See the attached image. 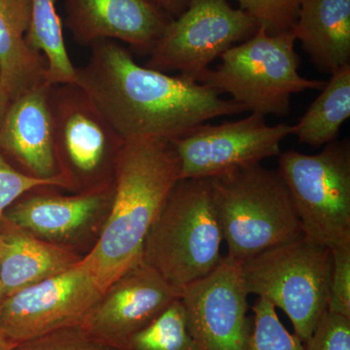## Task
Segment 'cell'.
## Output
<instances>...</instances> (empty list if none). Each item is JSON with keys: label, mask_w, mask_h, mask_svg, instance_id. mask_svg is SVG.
<instances>
[{"label": "cell", "mask_w": 350, "mask_h": 350, "mask_svg": "<svg viewBox=\"0 0 350 350\" xmlns=\"http://www.w3.org/2000/svg\"><path fill=\"white\" fill-rule=\"evenodd\" d=\"M77 69V84L91 96L124 140L172 142L209 120L244 112L213 88L139 66L114 40L92 44Z\"/></svg>", "instance_id": "cell-1"}, {"label": "cell", "mask_w": 350, "mask_h": 350, "mask_svg": "<svg viewBox=\"0 0 350 350\" xmlns=\"http://www.w3.org/2000/svg\"><path fill=\"white\" fill-rule=\"evenodd\" d=\"M180 163L172 144L126 140L115 165L114 195L100 238L83 257L103 289L142 260V248L172 189Z\"/></svg>", "instance_id": "cell-2"}, {"label": "cell", "mask_w": 350, "mask_h": 350, "mask_svg": "<svg viewBox=\"0 0 350 350\" xmlns=\"http://www.w3.org/2000/svg\"><path fill=\"white\" fill-rule=\"evenodd\" d=\"M223 241L211 179H180L147 234L142 261L182 292L217 268Z\"/></svg>", "instance_id": "cell-3"}, {"label": "cell", "mask_w": 350, "mask_h": 350, "mask_svg": "<svg viewBox=\"0 0 350 350\" xmlns=\"http://www.w3.org/2000/svg\"><path fill=\"white\" fill-rule=\"evenodd\" d=\"M211 179L227 256L234 261L243 262L304 236L278 170L258 163Z\"/></svg>", "instance_id": "cell-4"}, {"label": "cell", "mask_w": 350, "mask_h": 350, "mask_svg": "<svg viewBox=\"0 0 350 350\" xmlns=\"http://www.w3.org/2000/svg\"><path fill=\"white\" fill-rule=\"evenodd\" d=\"M292 31L269 34L264 27L220 57L215 69H207L198 83L228 94L245 111L262 116H287L292 94L322 90L326 82L299 73L300 57Z\"/></svg>", "instance_id": "cell-5"}, {"label": "cell", "mask_w": 350, "mask_h": 350, "mask_svg": "<svg viewBox=\"0 0 350 350\" xmlns=\"http://www.w3.org/2000/svg\"><path fill=\"white\" fill-rule=\"evenodd\" d=\"M331 269V250L305 236L241 262L248 295H258L286 313L303 342L328 310Z\"/></svg>", "instance_id": "cell-6"}, {"label": "cell", "mask_w": 350, "mask_h": 350, "mask_svg": "<svg viewBox=\"0 0 350 350\" xmlns=\"http://www.w3.org/2000/svg\"><path fill=\"white\" fill-rule=\"evenodd\" d=\"M50 105L57 170L70 190L112 185L125 140L91 96L77 83L55 85Z\"/></svg>", "instance_id": "cell-7"}, {"label": "cell", "mask_w": 350, "mask_h": 350, "mask_svg": "<svg viewBox=\"0 0 350 350\" xmlns=\"http://www.w3.org/2000/svg\"><path fill=\"white\" fill-rule=\"evenodd\" d=\"M278 157L304 236L330 250L350 243L349 140H335L314 155L289 150Z\"/></svg>", "instance_id": "cell-8"}, {"label": "cell", "mask_w": 350, "mask_h": 350, "mask_svg": "<svg viewBox=\"0 0 350 350\" xmlns=\"http://www.w3.org/2000/svg\"><path fill=\"white\" fill-rule=\"evenodd\" d=\"M259 27L228 0H193L170 20L145 66L162 72L178 71L182 77L198 82L217 57L250 38Z\"/></svg>", "instance_id": "cell-9"}, {"label": "cell", "mask_w": 350, "mask_h": 350, "mask_svg": "<svg viewBox=\"0 0 350 350\" xmlns=\"http://www.w3.org/2000/svg\"><path fill=\"white\" fill-rule=\"evenodd\" d=\"M105 290L84 259L72 268L6 297L0 333L15 344L78 326Z\"/></svg>", "instance_id": "cell-10"}, {"label": "cell", "mask_w": 350, "mask_h": 350, "mask_svg": "<svg viewBox=\"0 0 350 350\" xmlns=\"http://www.w3.org/2000/svg\"><path fill=\"white\" fill-rule=\"evenodd\" d=\"M290 135L294 126H269L265 116L251 113L220 125L202 124L172 145L180 163V179L211 178L280 156V144Z\"/></svg>", "instance_id": "cell-11"}, {"label": "cell", "mask_w": 350, "mask_h": 350, "mask_svg": "<svg viewBox=\"0 0 350 350\" xmlns=\"http://www.w3.org/2000/svg\"><path fill=\"white\" fill-rule=\"evenodd\" d=\"M241 262L228 256L213 273L184 288L180 301L197 350H247L253 321Z\"/></svg>", "instance_id": "cell-12"}, {"label": "cell", "mask_w": 350, "mask_h": 350, "mask_svg": "<svg viewBox=\"0 0 350 350\" xmlns=\"http://www.w3.org/2000/svg\"><path fill=\"white\" fill-rule=\"evenodd\" d=\"M180 296V291L142 260L105 290L80 326L101 344L126 350L135 334Z\"/></svg>", "instance_id": "cell-13"}, {"label": "cell", "mask_w": 350, "mask_h": 350, "mask_svg": "<svg viewBox=\"0 0 350 350\" xmlns=\"http://www.w3.org/2000/svg\"><path fill=\"white\" fill-rule=\"evenodd\" d=\"M66 25L82 45L121 41L150 53L170 19L150 0H66Z\"/></svg>", "instance_id": "cell-14"}, {"label": "cell", "mask_w": 350, "mask_h": 350, "mask_svg": "<svg viewBox=\"0 0 350 350\" xmlns=\"http://www.w3.org/2000/svg\"><path fill=\"white\" fill-rule=\"evenodd\" d=\"M38 188L16 200L4 219L36 238L61 245L107 217L114 195V183L75 196L38 192Z\"/></svg>", "instance_id": "cell-15"}, {"label": "cell", "mask_w": 350, "mask_h": 350, "mask_svg": "<svg viewBox=\"0 0 350 350\" xmlns=\"http://www.w3.org/2000/svg\"><path fill=\"white\" fill-rule=\"evenodd\" d=\"M47 82L10 101L0 126V153L23 174L39 179L59 176L54 144Z\"/></svg>", "instance_id": "cell-16"}, {"label": "cell", "mask_w": 350, "mask_h": 350, "mask_svg": "<svg viewBox=\"0 0 350 350\" xmlns=\"http://www.w3.org/2000/svg\"><path fill=\"white\" fill-rule=\"evenodd\" d=\"M82 258L61 244L32 236L4 219L0 260L6 297L72 268Z\"/></svg>", "instance_id": "cell-17"}, {"label": "cell", "mask_w": 350, "mask_h": 350, "mask_svg": "<svg viewBox=\"0 0 350 350\" xmlns=\"http://www.w3.org/2000/svg\"><path fill=\"white\" fill-rule=\"evenodd\" d=\"M295 39L321 72L350 64V0H301Z\"/></svg>", "instance_id": "cell-18"}, {"label": "cell", "mask_w": 350, "mask_h": 350, "mask_svg": "<svg viewBox=\"0 0 350 350\" xmlns=\"http://www.w3.org/2000/svg\"><path fill=\"white\" fill-rule=\"evenodd\" d=\"M31 16L29 0H0V75L9 101L46 82L45 57L25 39Z\"/></svg>", "instance_id": "cell-19"}, {"label": "cell", "mask_w": 350, "mask_h": 350, "mask_svg": "<svg viewBox=\"0 0 350 350\" xmlns=\"http://www.w3.org/2000/svg\"><path fill=\"white\" fill-rule=\"evenodd\" d=\"M350 117V64L331 75L321 94L294 126L300 144L320 147L338 140Z\"/></svg>", "instance_id": "cell-20"}, {"label": "cell", "mask_w": 350, "mask_h": 350, "mask_svg": "<svg viewBox=\"0 0 350 350\" xmlns=\"http://www.w3.org/2000/svg\"><path fill=\"white\" fill-rule=\"evenodd\" d=\"M31 16L27 42L45 57L46 82L55 85L77 82V69L68 56L64 43L63 25L55 0H29Z\"/></svg>", "instance_id": "cell-21"}, {"label": "cell", "mask_w": 350, "mask_h": 350, "mask_svg": "<svg viewBox=\"0 0 350 350\" xmlns=\"http://www.w3.org/2000/svg\"><path fill=\"white\" fill-rule=\"evenodd\" d=\"M126 350H197L180 299L135 334Z\"/></svg>", "instance_id": "cell-22"}, {"label": "cell", "mask_w": 350, "mask_h": 350, "mask_svg": "<svg viewBox=\"0 0 350 350\" xmlns=\"http://www.w3.org/2000/svg\"><path fill=\"white\" fill-rule=\"evenodd\" d=\"M252 310L254 319L247 350H305L300 338L282 325L273 304L258 298Z\"/></svg>", "instance_id": "cell-23"}, {"label": "cell", "mask_w": 350, "mask_h": 350, "mask_svg": "<svg viewBox=\"0 0 350 350\" xmlns=\"http://www.w3.org/2000/svg\"><path fill=\"white\" fill-rule=\"evenodd\" d=\"M241 10L251 16L269 34L292 31L301 0H237Z\"/></svg>", "instance_id": "cell-24"}, {"label": "cell", "mask_w": 350, "mask_h": 350, "mask_svg": "<svg viewBox=\"0 0 350 350\" xmlns=\"http://www.w3.org/2000/svg\"><path fill=\"white\" fill-rule=\"evenodd\" d=\"M38 187H61L70 190V184L63 174L56 178L39 179L23 174L0 153V224L7 209L16 200Z\"/></svg>", "instance_id": "cell-25"}, {"label": "cell", "mask_w": 350, "mask_h": 350, "mask_svg": "<svg viewBox=\"0 0 350 350\" xmlns=\"http://www.w3.org/2000/svg\"><path fill=\"white\" fill-rule=\"evenodd\" d=\"M13 350H118L88 336L81 326L68 327L16 345Z\"/></svg>", "instance_id": "cell-26"}, {"label": "cell", "mask_w": 350, "mask_h": 350, "mask_svg": "<svg viewBox=\"0 0 350 350\" xmlns=\"http://www.w3.org/2000/svg\"><path fill=\"white\" fill-rule=\"evenodd\" d=\"M332 269L328 312L350 319V243L331 250Z\"/></svg>", "instance_id": "cell-27"}, {"label": "cell", "mask_w": 350, "mask_h": 350, "mask_svg": "<svg viewBox=\"0 0 350 350\" xmlns=\"http://www.w3.org/2000/svg\"><path fill=\"white\" fill-rule=\"evenodd\" d=\"M304 347L305 350H350L349 317L327 310Z\"/></svg>", "instance_id": "cell-28"}, {"label": "cell", "mask_w": 350, "mask_h": 350, "mask_svg": "<svg viewBox=\"0 0 350 350\" xmlns=\"http://www.w3.org/2000/svg\"><path fill=\"white\" fill-rule=\"evenodd\" d=\"M150 1L167 16H174L176 18L190 5L193 0H150Z\"/></svg>", "instance_id": "cell-29"}, {"label": "cell", "mask_w": 350, "mask_h": 350, "mask_svg": "<svg viewBox=\"0 0 350 350\" xmlns=\"http://www.w3.org/2000/svg\"><path fill=\"white\" fill-rule=\"evenodd\" d=\"M9 103H10V101H9L5 91H4L3 85H2L1 81V75H0V126H1L2 120L4 118V115H5Z\"/></svg>", "instance_id": "cell-30"}, {"label": "cell", "mask_w": 350, "mask_h": 350, "mask_svg": "<svg viewBox=\"0 0 350 350\" xmlns=\"http://www.w3.org/2000/svg\"><path fill=\"white\" fill-rule=\"evenodd\" d=\"M16 345L17 344L13 342L12 340H8V338L4 337V336L0 333V350H13Z\"/></svg>", "instance_id": "cell-31"}, {"label": "cell", "mask_w": 350, "mask_h": 350, "mask_svg": "<svg viewBox=\"0 0 350 350\" xmlns=\"http://www.w3.org/2000/svg\"><path fill=\"white\" fill-rule=\"evenodd\" d=\"M5 299L6 295L5 291H4L3 280H2L1 260H0V313H1L2 306H3Z\"/></svg>", "instance_id": "cell-32"}]
</instances>
